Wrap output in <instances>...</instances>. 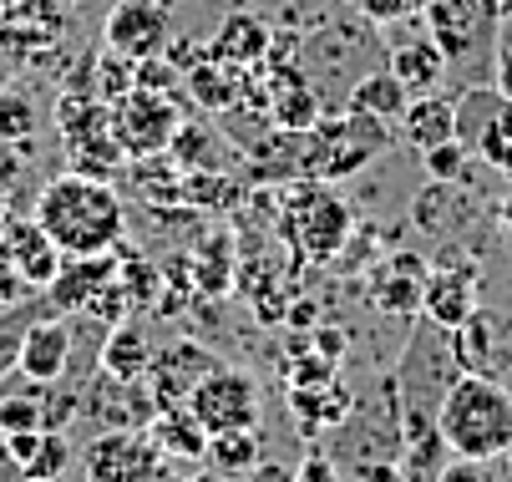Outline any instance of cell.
Wrapping results in <instances>:
<instances>
[{"mask_svg":"<svg viewBox=\"0 0 512 482\" xmlns=\"http://www.w3.org/2000/svg\"><path fill=\"white\" fill-rule=\"evenodd\" d=\"M502 467H507V477H512V447H507V452H502Z\"/></svg>","mask_w":512,"mask_h":482,"instance_id":"cell-43","label":"cell"},{"mask_svg":"<svg viewBox=\"0 0 512 482\" xmlns=\"http://www.w3.org/2000/svg\"><path fill=\"white\" fill-rule=\"evenodd\" d=\"M295 472H300V482H345V477H340V462H335V457H320V452L305 457Z\"/></svg>","mask_w":512,"mask_h":482,"instance_id":"cell-36","label":"cell"},{"mask_svg":"<svg viewBox=\"0 0 512 482\" xmlns=\"http://www.w3.org/2000/svg\"><path fill=\"white\" fill-rule=\"evenodd\" d=\"M21 467H26V477H36V482H56V477L71 467V437L56 432V427H41L36 452H31Z\"/></svg>","mask_w":512,"mask_h":482,"instance_id":"cell-28","label":"cell"},{"mask_svg":"<svg viewBox=\"0 0 512 482\" xmlns=\"http://www.w3.org/2000/svg\"><path fill=\"white\" fill-rule=\"evenodd\" d=\"M51 295H36V300H21V305H6L0 310V381H11L16 366H21V346H26V330L51 315Z\"/></svg>","mask_w":512,"mask_h":482,"instance_id":"cell-23","label":"cell"},{"mask_svg":"<svg viewBox=\"0 0 512 482\" xmlns=\"http://www.w3.org/2000/svg\"><path fill=\"white\" fill-rule=\"evenodd\" d=\"M421 6V0H355V11L371 21V26H381V21H401V16H411Z\"/></svg>","mask_w":512,"mask_h":482,"instance_id":"cell-35","label":"cell"},{"mask_svg":"<svg viewBox=\"0 0 512 482\" xmlns=\"http://www.w3.org/2000/svg\"><path fill=\"white\" fill-rule=\"evenodd\" d=\"M112 280H117V254L112 249L107 254H82V259H61L46 295L61 315H71V310H87L97 300V290H107Z\"/></svg>","mask_w":512,"mask_h":482,"instance_id":"cell-15","label":"cell"},{"mask_svg":"<svg viewBox=\"0 0 512 482\" xmlns=\"http://www.w3.org/2000/svg\"><path fill=\"white\" fill-rule=\"evenodd\" d=\"M188 411L203 422V432H254L259 417H264V396H259V381L239 366H213L193 396H188Z\"/></svg>","mask_w":512,"mask_h":482,"instance_id":"cell-5","label":"cell"},{"mask_svg":"<svg viewBox=\"0 0 512 482\" xmlns=\"http://www.w3.org/2000/svg\"><path fill=\"white\" fill-rule=\"evenodd\" d=\"M6 6H16V0H0V11H6Z\"/></svg>","mask_w":512,"mask_h":482,"instance_id":"cell-46","label":"cell"},{"mask_svg":"<svg viewBox=\"0 0 512 482\" xmlns=\"http://www.w3.org/2000/svg\"><path fill=\"white\" fill-rule=\"evenodd\" d=\"M188 482H229V472H218V467H203V472H188Z\"/></svg>","mask_w":512,"mask_h":482,"instance_id":"cell-41","label":"cell"},{"mask_svg":"<svg viewBox=\"0 0 512 482\" xmlns=\"http://www.w3.org/2000/svg\"><path fill=\"white\" fill-rule=\"evenodd\" d=\"M153 346H148V335H142L137 325H127V320H117V325H107V335H102V356H97V366L107 371V376H122V381H142L148 376V366H153Z\"/></svg>","mask_w":512,"mask_h":482,"instance_id":"cell-22","label":"cell"},{"mask_svg":"<svg viewBox=\"0 0 512 482\" xmlns=\"http://www.w3.org/2000/svg\"><path fill=\"white\" fill-rule=\"evenodd\" d=\"M502 92H497V82H472V87H462L457 92V143L467 148V153H477V143H482V132H487V122L502 112Z\"/></svg>","mask_w":512,"mask_h":482,"instance_id":"cell-24","label":"cell"},{"mask_svg":"<svg viewBox=\"0 0 512 482\" xmlns=\"http://www.w3.org/2000/svg\"><path fill=\"white\" fill-rule=\"evenodd\" d=\"M320 132V183L325 178H345V173H360L381 148H386V122L350 107V117H325L315 122Z\"/></svg>","mask_w":512,"mask_h":482,"instance_id":"cell-9","label":"cell"},{"mask_svg":"<svg viewBox=\"0 0 512 482\" xmlns=\"http://www.w3.org/2000/svg\"><path fill=\"white\" fill-rule=\"evenodd\" d=\"M173 158H178V168L188 173V168H213L218 163V148H213V137L203 132V127H178V137H173V148H168Z\"/></svg>","mask_w":512,"mask_h":482,"instance_id":"cell-31","label":"cell"},{"mask_svg":"<svg viewBox=\"0 0 512 482\" xmlns=\"http://www.w3.org/2000/svg\"><path fill=\"white\" fill-rule=\"evenodd\" d=\"M183 127V107L173 102V92H148V87H132L127 97L112 102V132L127 153V163L137 158H158L173 148V137Z\"/></svg>","mask_w":512,"mask_h":482,"instance_id":"cell-4","label":"cell"},{"mask_svg":"<svg viewBox=\"0 0 512 482\" xmlns=\"http://www.w3.org/2000/svg\"><path fill=\"white\" fill-rule=\"evenodd\" d=\"M0 482H36V477H26V467L11 457V447H6V437H0Z\"/></svg>","mask_w":512,"mask_h":482,"instance_id":"cell-40","label":"cell"},{"mask_svg":"<svg viewBox=\"0 0 512 482\" xmlns=\"http://www.w3.org/2000/svg\"><path fill=\"white\" fill-rule=\"evenodd\" d=\"M401 132L411 148H436V143H452L457 137V97H442V92H421L406 102L401 112Z\"/></svg>","mask_w":512,"mask_h":482,"instance_id":"cell-18","label":"cell"},{"mask_svg":"<svg viewBox=\"0 0 512 482\" xmlns=\"http://www.w3.org/2000/svg\"><path fill=\"white\" fill-rule=\"evenodd\" d=\"M497 61H502V66H512V31L497 41Z\"/></svg>","mask_w":512,"mask_h":482,"instance_id":"cell-42","label":"cell"},{"mask_svg":"<svg viewBox=\"0 0 512 482\" xmlns=\"http://www.w3.org/2000/svg\"><path fill=\"white\" fill-rule=\"evenodd\" d=\"M406 102H411V92L391 77V66H381V72H365V77L350 87V107L371 112V117H381V122H391V117L401 122Z\"/></svg>","mask_w":512,"mask_h":482,"instance_id":"cell-26","label":"cell"},{"mask_svg":"<svg viewBox=\"0 0 512 482\" xmlns=\"http://www.w3.org/2000/svg\"><path fill=\"white\" fill-rule=\"evenodd\" d=\"M431 482H492V472H487V462H477V457H452V462L436 467Z\"/></svg>","mask_w":512,"mask_h":482,"instance_id":"cell-34","label":"cell"},{"mask_svg":"<svg viewBox=\"0 0 512 482\" xmlns=\"http://www.w3.org/2000/svg\"><path fill=\"white\" fill-rule=\"evenodd\" d=\"M0 224H6V188H0Z\"/></svg>","mask_w":512,"mask_h":482,"instance_id":"cell-44","label":"cell"},{"mask_svg":"<svg viewBox=\"0 0 512 482\" xmlns=\"http://www.w3.org/2000/svg\"><path fill=\"white\" fill-rule=\"evenodd\" d=\"M234 254H229V239H208L193 259H188V269H193V280L203 285V295H224L229 290V280H234Z\"/></svg>","mask_w":512,"mask_h":482,"instance_id":"cell-29","label":"cell"},{"mask_svg":"<svg viewBox=\"0 0 512 482\" xmlns=\"http://www.w3.org/2000/svg\"><path fill=\"white\" fill-rule=\"evenodd\" d=\"M507 178H512V173H507Z\"/></svg>","mask_w":512,"mask_h":482,"instance_id":"cell-48","label":"cell"},{"mask_svg":"<svg viewBox=\"0 0 512 482\" xmlns=\"http://www.w3.org/2000/svg\"><path fill=\"white\" fill-rule=\"evenodd\" d=\"M452 351H457L462 371L502 381V371L512 366V325L502 315H492V310H477L467 325L452 330Z\"/></svg>","mask_w":512,"mask_h":482,"instance_id":"cell-13","label":"cell"},{"mask_svg":"<svg viewBox=\"0 0 512 482\" xmlns=\"http://www.w3.org/2000/svg\"><path fill=\"white\" fill-rule=\"evenodd\" d=\"M117 280H122V290L132 295V305H142V300H153V295H158V269H153L148 259H127V264H117Z\"/></svg>","mask_w":512,"mask_h":482,"instance_id":"cell-33","label":"cell"},{"mask_svg":"<svg viewBox=\"0 0 512 482\" xmlns=\"http://www.w3.org/2000/svg\"><path fill=\"white\" fill-rule=\"evenodd\" d=\"M386 66H391V77H396L411 97L436 92V87H442V77L452 72V61L442 56V46H436L431 36H426V41H401V46H391Z\"/></svg>","mask_w":512,"mask_h":482,"instance_id":"cell-19","label":"cell"},{"mask_svg":"<svg viewBox=\"0 0 512 482\" xmlns=\"http://www.w3.org/2000/svg\"><path fill=\"white\" fill-rule=\"evenodd\" d=\"M436 432H442L452 457H477V462H502L512 447V391L492 376L462 371L436 411Z\"/></svg>","mask_w":512,"mask_h":482,"instance_id":"cell-2","label":"cell"},{"mask_svg":"<svg viewBox=\"0 0 512 482\" xmlns=\"http://www.w3.org/2000/svg\"><path fill=\"white\" fill-rule=\"evenodd\" d=\"M0 254H6V264H16V274H21L31 290H46L56 280L61 259H66L36 219H11L6 234H0Z\"/></svg>","mask_w":512,"mask_h":482,"instance_id":"cell-14","label":"cell"},{"mask_svg":"<svg viewBox=\"0 0 512 482\" xmlns=\"http://www.w3.org/2000/svg\"><path fill=\"white\" fill-rule=\"evenodd\" d=\"M102 46L127 61H153L173 46V16L163 0H117L102 21Z\"/></svg>","mask_w":512,"mask_h":482,"instance_id":"cell-8","label":"cell"},{"mask_svg":"<svg viewBox=\"0 0 512 482\" xmlns=\"http://www.w3.org/2000/svg\"><path fill=\"white\" fill-rule=\"evenodd\" d=\"M71 6L66 0H16L0 11V61L6 66H51L66 46Z\"/></svg>","mask_w":512,"mask_h":482,"instance_id":"cell-3","label":"cell"},{"mask_svg":"<svg viewBox=\"0 0 512 482\" xmlns=\"http://www.w3.org/2000/svg\"><path fill=\"white\" fill-rule=\"evenodd\" d=\"M482 310V274L477 264H436L426 269V295H421V315L442 330L467 325Z\"/></svg>","mask_w":512,"mask_h":482,"instance_id":"cell-10","label":"cell"},{"mask_svg":"<svg viewBox=\"0 0 512 482\" xmlns=\"http://www.w3.org/2000/svg\"><path fill=\"white\" fill-rule=\"evenodd\" d=\"M71 361H77V320H66L61 310H51V315H41L26 330V346H21V366L16 371L26 381L51 386V381H61L71 371Z\"/></svg>","mask_w":512,"mask_h":482,"instance_id":"cell-12","label":"cell"},{"mask_svg":"<svg viewBox=\"0 0 512 482\" xmlns=\"http://www.w3.org/2000/svg\"><path fill=\"white\" fill-rule=\"evenodd\" d=\"M269 41H274L269 26H264L259 16L239 11V16H229L224 26L213 31L208 56L224 61V66H234V72H254V66H264V56H269Z\"/></svg>","mask_w":512,"mask_h":482,"instance_id":"cell-17","label":"cell"},{"mask_svg":"<svg viewBox=\"0 0 512 482\" xmlns=\"http://www.w3.org/2000/svg\"><path fill=\"white\" fill-rule=\"evenodd\" d=\"M203 462L218 467V472H229V477H244L249 467L264 462V442H259V432H213Z\"/></svg>","mask_w":512,"mask_h":482,"instance_id":"cell-27","label":"cell"},{"mask_svg":"<svg viewBox=\"0 0 512 482\" xmlns=\"http://www.w3.org/2000/svg\"><path fill=\"white\" fill-rule=\"evenodd\" d=\"M345 6H350V11H355V0H345Z\"/></svg>","mask_w":512,"mask_h":482,"instance_id":"cell-47","label":"cell"},{"mask_svg":"<svg viewBox=\"0 0 512 482\" xmlns=\"http://www.w3.org/2000/svg\"><path fill=\"white\" fill-rule=\"evenodd\" d=\"M163 467H168V457L148 427H112L82 447L87 482H158Z\"/></svg>","mask_w":512,"mask_h":482,"instance_id":"cell-6","label":"cell"},{"mask_svg":"<svg viewBox=\"0 0 512 482\" xmlns=\"http://www.w3.org/2000/svg\"><path fill=\"white\" fill-rule=\"evenodd\" d=\"M289 411L300 417V432H335V427H345L355 401L340 381H330V386H289Z\"/></svg>","mask_w":512,"mask_h":482,"instance_id":"cell-21","label":"cell"},{"mask_svg":"<svg viewBox=\"0 0 512 482\" xmlns=\"http://www.w3.org/2000/svg\"><path fill=\"white\" fill-rule=\"evenodd\" d=\"M355 482H411V472H406L396 457H386V462H365V467L355 472Z\"/></svg>","mask_w":512,"mask_h":482,"instance_id":"cell-37","label":"cell"},{"mask_svg":"<svg viewBox=\"0 0 512 482\" xmlns=\"http://www.w3.org/2000/svg\"><path fill=\"white\" fill-rule=\"evenodd\" d=\"M36 224L51 234V244L66 259H82V254H107L122 244L127 209L107 178L66 168L36 193Z\"/></svg>","mask_w":512,"mask_h":482,"instance_id":"cell-1","label":"cell"},{"mask_svg":"<svg viewBox=\"0 0 512 482\" xmlns=\"http://www.w3.org/2000/svg\"><path fill=\"white\" fill-rule=\"evenodd\" d=\"M36 132H41V107H36V97H31L21 82H6V87H0V143L16 148V153H26Z\"/></svg>","mask_w":512,"mask_h":482,"instance_id":"cell-25","label":"cell"},{"mask_svg":"<svg viewBox=\"0 0 512 482\" xmlns=\"http://www.w3.org/2000/svg\"><path fill=\"white\" fill-rule=\"evenodd\" d=\"M213 366H224L208 346H198V340H173V346H163L158 356H153V366H148V391H153V401H158V411L163 406H183L188 396H193V386L213 371Z\"/></svg>","mask_w":512,"mask_h":482,"instance_id":"cell-11","label":"cell"},{"mask_svg":"<svg viewBox=\"0 0 512 482\" xmlns=\"http://www.w3.org/2000/svg\"><path fill=\"white\" fill-rule=\"evenodd\" d=\"M244 482H300V472L284 467V462H259V467L244 472Z\"/></svg>","mask_w":512,"mask_h":482,"instance_id":"cell-39","label":"cell"},{"mask_svg":"<svg viewBox=\"0 0 512 482\" xmlns=\"http://www.w3.org/2000/svg\"><path fill=\"white\" fill-rule=\"evenodd\" d=\"M289 224H295V239L310 259H340L345 254V239H350V209L345 198L330 193V188H310L300 183L295 193H289Z\"/></svg>","mask_w":512,"mask_h":482,"instance_id":"cell-7","label":"cell"},{"mask_svg":"<svg viewBox=\"0 0 512 482\" xmlns=\"http://www.w3.org/2000/svg\"><path fill=\"white\" fill-rule=\"evenodd\" d=\"M502 16H512V0H502Z\"/></svg>","mask_w":512,"mask_h":482,"instance_id":"cell-45","label":"cell"},{"mask_svg":"<svg viewBox=\"0 0 512 482\" xmlns=\"http://www.w3.org/2000/svg\"><path fill=\"white\" fill-rule=\"evenodd\" d=\"M421 295H426V264L416 254L381 259V269L371 274V300L386 315H421Z\"/></svg>","mask_w":512,"mask_h":482,"instance_id":"cell-16","label":"cell"},{"mask_svg":"<svg viewBox=\"0 0 512 482\" xmlns=\"http://www.w3.org/2000/svg\"><path fill=\"white\" fill-rule=\"evenodd\" d=\"M477 158L497 173H512V102H502V112L487 122L482 143H477Z\"/></svg>","mask_w":512,"mask_h":482,"instance_id":"cell-30","label":"cell"},{"mask_svg":"<svg viewBox=\"0 0 512 482\" xmlns=\"http://www.w3.org/2000/svg\"><path fill=\"white\" fill-rule=\"evenodd\" d=\"M310 346H315L320 356H330V361H345V330L325 325V330H315V335H310Z\"/></svg>","mask_w":512,"mask_h":482,"instance_id":"cell-38","label":"cell"},{"mask_svg":"<svg viewBox=\"0 0 512 482\" xmlns=\"http://www.w3.org/2000/svg\"><path fill=\"white\" fill-rule=\"evenodd\" d=\"M426 158V173H431V183H462V173H467V163H472V153L457 143H436V148H426L421 153Z\"/></svg>","mask_w":512,"mask_h":482,"instance_id":"cell-32","label":"cell"},{"mask_svg":"<svg viewBox=\"0 0 512 482\" xmlns=\"http://www.w3.org/2000/svg\"><path fill=\"white\" fill-rule=\"evenodd\" d=\"M148 432H153V442L163 447V457L168 462H203V452H208V432H203V422L188 411V401L183 406H163L158 417L148 422Z\"/></svg>","mask_w":512,"mask_h":482,"instance_id":"cell-20","label":"cell"}]
</instances>
